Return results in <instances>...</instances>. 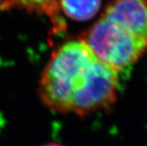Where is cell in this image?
I'll return each mask as SVG.
<instances>
[{"instance_id": "cell-1", "label": "cell", "mask_w": 147, "mask_h": 146, "mask_svg": "<svg viewBox=\"0 0 147 146\" xmlns=\"http://www.w3.org/2000/svg\"><path fill=\"white\" fill-rule=\"evenodd\" d=\"M97 57L81 39L66 42L50 56L39 83V95L50 110L71 113L75 96L81 90Z\"/></svg>"}, {"instance_id": "cell-2", "label": "cell", "mask_w": 147, "mask_h": 146, "mask_svg": "<svg viewBox=\"0 0 147 146\" xmlns=\"http://www.w3.org/2000/svg\"><path fill=\"white\" fill-rule=\"evenodd\" d=\"M102 63L120 72L135 63L147 45L118 23L100 16L80 38Z\"/></svg>"}, {"instance_id": "cell-3", "label": "cell", "mask_w": 147, "mask_h": 146, "mask_svg": "<svg viewBox=\"0 0 147 146\" xmlns=\"http://www.w3.org/2000/svg\"><path fill=\"white\" fill-rule=\"evenodd\" d=\"M118 84L119 72L97 58L73 100L71 113L84 116L109 108L116 99Z\"/></svg>"}, {"instance_id": "cell-4", "label": "cell", "mask_w": 147, "mask_h": 146, "mask_svg": "<svg viewBox=\"0 0 147 146\" xmlns=\"http://www.w3.org/2000/svg\"><path fill=\"white\" fill-rule=\"evenodd\" d=\"M101 16L123 26L147 45V0H110Z\"/></svg>"}, {"instance_id": "cell-5", "label": "cell", "mask_w": 147, "mask_h": 146, "mask_svg": "<svg viewBox=\"0 0 147 146\" xmlns=\"http://www.w3.org/2000/svg\"><path fill=\"white\" fill-rule=\"evenodd\" d=\"M60 11L76 21H87L100 10L102 0H58Z\"/></svg>"}, {"instance_id": "cell-6", "label": "cell", "mask_w": 147, "mask_h": 146, "mask_svg": "<svg viewBox=\"0 0 147 146\" xmlns=\"http://www.w3.org/2000/svg\"><path fill=\"white\" fill-rule=\"evenodd\" d=\"M11 7L19 6L29 11H34L56 20L57 26H62L58 0H10Z\"/></svg>"}, {"instance_id": "cell-7", "label": "cell", "mask_w": 147, "mask_h": 146, "mask_svg": "<svg viewBox=\"0 0 147 146\" xmlns=\"http://www.w3.org/2000/svg\"><path fill=\"white\" fill-rule=\"evenodd\" d=\"M11 7L10 0H0V10L7 9Z\"/></svg>"}, {"instance_id": "cell-8", "label": "cell", "mask_w": 147, "mask_h": 146, "mask_svg": "<svg viewBox=\"0 0 147 146\" xmlns=\"http://www.w3.org/2000/svg\"><path fill=\"white\" fill-rule=\"evenodd\" d=\"M42 146H63V145L57 143H46V144H44Z\"/></svg>"}]
</instances>
